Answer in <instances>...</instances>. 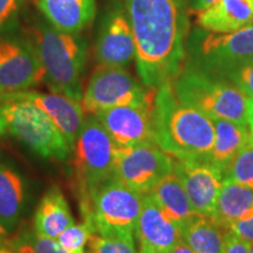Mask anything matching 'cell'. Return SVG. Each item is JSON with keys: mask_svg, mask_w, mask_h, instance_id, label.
<instances>
[{"mask_svg": "<svg viewBox=\"0 0 253 253\" xmlns=\"http://www.w3.org/2000/svg\"><path fill=\"white\" fill-rule=\"evenodd\" d=\"M135 41L136 68L157 89L181 74L186 61L189 0H123Z\"/></svg>", "mask_w": 253, "mask_h": 253, "instance_id": "cell-1", "label": "cell"}, {"mask_svg": "<svg viewBox=\"0 0 253 253\" xmlns=\"http://www.w3.org/2000/svg\"><path fill=\"white\" fill-rule=\"evenodd\" d=\"M154 142L181 162H210L212 120L177 99L171 82L158 87L153 107Z\"/></svg>", "mask_w": 253, "mask_h": 253, "instance_id": "cell-2", "label": "cell"}, {"mask_svg": "<svg viewBox=\"0 0 253 253\" xmlns=\"http://www.w3.org/2000/svg\"><path fill=\"white\" fill-rule=\"evenodd\" d=\"M33 45L45 71L52 93L66 95L81 102L82 73L87 59V45L79 33L60 31L49 23L34 31Z\"/></svg>", "mask_w": 253, "mask_h": 253, "instance_id": "cell-3", "label": "cell"}, {"mask_svg": "<svg viewBox=\"0 0 253 253\" xmlns=\"http://www.w3.org/2000/svg\"><path fill=\"white\" fill-rule=\"evenodd\" d=\"M171 86L181 102L211 120L224 119L248 126L246 97L229 81L185 61L181 74L171 82Z\"/></svg>", "mask_w": 253, "mask_h": 253, "instance_id": "cell-4", "label": "cell"}, {"mask_svg": "<svg viewBox=\"0 0 253 253\" xmlns=\"http://www.w3.org/2000/svg\"><path fill=\"white\" fill-rule=\"evenodd\" d=\"M0 128L42 157L63 161L72 153L52 119L31 101L0 94Z\"/></svg>", "mask_w": 253, "mask_h": 253, "instance_id": "cell-5", "label": "cell"}, {"mask_svg": "<svg viewBox=\"0 0 253 253\" xmlns=\"http://www.w3.org/2000/svg\"><path fill=\"white\" fill-rule=\"evenodd\" d=\"M143 196L113 177L81 204L84 221L96 235L134 237Z\"/></svg>", "mask_w": 253, "mask_h": 253, "instance_id": "cell-6", "label": "cell"}, {"mask_svg": "<svg viewBox=\"0 0 253 253\" xmlns=\"http://www.w3.org/2000/svg\"><path fill=\"white\" fill-rule=\"evenodd\" d=\"M118 149L119 145L110 137L99 119L95 115L88 116L72 150L81 204L101 184L115 177Z\"/></svg>", "mask_w": 253, "mask_h": 253, "instance_id": "cell-7", "label": "cell"}, {"mask_svg": "<svg viewBox=\"0 0 253 253\" xmlns=\"http://www.w3.org/2000/svg\"><path fill=\"white\" fill-rule=\"evenodd\" d=\"M189 62L214 77L253 62V23L231 33H213L203 28L195 30L186 42Z\"/></svg>", "mask_w": 253, "mask_h": 253, "instance_id": "cell-8", "label": "cell"}, {"mask_svg": "<svg viewBox=\"0 0 253 253\" xmlns=\"http://www.w3.org/2000/svg\"><path fill=\"white\" fill-rule=\"evenodd\" d=\"M156 89L147 87L122 67L101 66L88 81L81 106L94 115L103 109L126 104H153Z\"/></svg>", "mask_w": 253, "mask_h": 253, "instance_id": "cell-9", "label": "cell"}, {"mask_svg": "<svg viewBox=\"0 0 253 253\" xmlns=\"http://www.w3.org/2000/svg\"><path fill=\"white\" fill-rule=\"evenodd\" d=\"M175 158L155 143L119 147L115 177L141 195H148L173 170Z\"/></svg>", "mask_w": 253, "mask_h": 253, "instance_id": "cell-10", "label": "cell"}, {"mask_svg": "<svg viewBox=\"0 0 253 253\" xmlns=\"http://www.w3.org/2000/svg\"><path fill=\"white\" fill-rule=\"evenodd\" d=\"M43 79L45 71L32 41L0 37V94L27 90Z\"/></svg>", "mask_w": 253, "mask_h": 253, "instance_id": "cell-11", "label": "cell"}, {"mask_svg": "<svg viewBox=\"0 0 253 253\" xmlns=\"http://www.w3.org/2000/svg\"><path fill=\"white\" fill-rule=\"evenodd\" d=\"M153 104H126L103 109L94 114L121 148L142 143H155Z\"/></svg>", "mask_w": 253, "mask_h": 253, "instance_id": "cell-12", "label": "cell"}, {"mask_svg": "<svg viewBox=\"0 0 253 253\" xmlns=\"http://www.w3.org/2000/svg\"><path fill=\"white\" fill-rule=\"evenodd\" d=\"M95 58L101 66L126 68L135 59L134 34L126 9L114 6L101 23Z\"/></svg>", "mask_w": 253, "mask_h": 253, "instance_id": "cell-13", "label": "cell"}, {"mask_svg": "<svg viewBox=\"0 0 253 253\" xmlns=\"http://www.w3.org/2000/svg\"><path fill=\"white\" fill-rule=\"evenodd\" d=\"M173 171L181 178L196 213L211 216L224 179L223 173L210 162H181L176 160Z\"/></svg>", "mask_w": 253, "mask_h": 253, "instance_id": "cell-14", "label": "cell"}, {"mask_svg": "<svg viewBox=\"0 0 253 253\" xmlns=\"http://www.w3.org/2000/svg\"><path fill=\"white\" fill-rule=\"evenodd\" d=\"M135 236L145 253H167L182 240V231L150 194L143 196Z\"/></svg>", "mask_w": 253, "mask_h": 253, "instance_id": "cell-15", "label": "cell"}, {"mask_svg": "<svg viewBox=\"0 0 253 253\" xmlns=\"http://www.w3.org/2000/svg\"><path fill=\"white\" fill-rule=\"evenodd\" d=\"M4 95L14 99L31 101L37 104L52 119L73 150L86 120L81 102L62 94H46L34 90L13 91V93H5Z\"/></svg>", "mask_w": 253, "mask_h": 253, "instance_id": "cell-16", "label": "cell"}, {"mask_svg": "<svg viewBox=\"0 0 253 253\" xmlns=\"http://www.w3.org/2000/svg\"><path fill=\"white\" fill-rule=\"evenodd\" d=\"M253 23V0H217L199 12L197 24L213 33H231Z\"/></svg>", "mask_w": 253, "mask_h": 253, "instance_id": "cell-17", "label": "cell"}, {"mask_svg": "<svg viewBox=\"0 0 253 253\" xmlns=\"http://www.w3.org/2000/svg\"><path fill=\"white\" fill-rule=\"evenodd\" d=\"M38 7L53 27L79 33L93 20L95 0H37Z\"/></svg>", "mask_w": 253, "mask_h": 253, "instance_id": "cell-18", "label": "cell"}, {"mask_svg": "<svg viewBox=\"0 0 253 253\" xmlns=\"http://www.w3.org/2000/svg\"><path fill=\"white\" fill-rule=\"evenodd\" d=\"M253 214V189L224 178L211 218L224 230Z\"/></svg>", "mask_w": 253, "mask_h": 253, "instance_id": "cell-19", "label": "cell"}, {"mask_svg": "<svg viewBox=\"0 0 253 253\" xmlns=\"http://www.w3.org/2000/svg\"><path fill=\"white\" fill-rule=\"evenodd\" d=\"M75 223L71 208L59 186H52L43 196L34 216V229L40 235L56 239Z\"/></svg>", "mask_w": 253, "mask_h": 253, "instance_id": "cell-20", "label": "cell"}, {"mask_svg": "<svg viewBox=\"0 0 253 253\" xmlns=\"http://www.w3.org/2000/svg\"><path fill=\"white\" fill-rule=\"evenodd\" d=\"M212 123L214 141L210 163H212L224 176L231 161L250 142V131L248 126L230 120L214 119Z\"/></svg>", "mask_w": 253, "mask_h": 253, "instance_id": "cell-21", "label": "cell"}, {"mask_svg": "<svg viewBox=\"0 0 253 253\" xmlns=\"http://www.w3.org/2000/svg\"><path fill=\"white\" fill-rule=\"evenodd\" d=\"M150 195L181 229L198 214L190 203L181 178L173 170L155 186Z\"/></svg>", "mask_w": 253, "mask_h": 253, "instance_id": "cell-22", "label": "cell"}, {"mask_svg": "<svg viewBox=\"0 0 253 253\" xmlns=\"http://www.w3.org/2000/svg\"><path fill=\"white\" fill-rule=\"evenodd\" d=\"M182 240L194 253H221L226 231L210 216L197 214L182 226Z\"/></svg>", "mask_w": 253, "mask_h": 253, "instance_id": "cell-23", "label": "cell"}, {"mask_svg": "<svg viewBox=\"0 0 253 253\" xmlns=\"http://www.w3.org/2000/svg\"><path fill=\"white\" fill-rule=\"evenodd\" d=\"M23 183L8 167L0 164V224L11 231L17 224L23 205Z\"/></svg>", "mask_w": 253, "mask_h": 253, "instance_id": "cell-24", "label": "cell"}, {"mask_svg": "<svg viewBox=\"0 0 253 253\" xmlns=\"http://www.w3.org/2000/svg\"><path fill=\"white\" fill-rule=\"evenodd\" d=\"M224 178L253 189V142L250 141L231 161Z\"/></svg>", "mask_w": 253, "mask_h": 253, "instance_id": "cell-25", "label": "cell"}, {"mask_svg": "<svg viewBox=\"0 0 253 253\" xmlns=\"http://www.w3.org/2000/svg\"><path fill=\"white\" fill-rule=\"evenodd\" d=\"M15 253H67L54 238L36 232H26L11 243Z\"/></svg>", "mask_w": 253, "mask_h": 253, "instance_id": "cell-26", "label": "cell"}, {"mask_svg": "<svg viewBox=\"0 0 253 253\" xmlns=\"http://www.w3.org/2000/svg\"><path fill=\"white\" fill-rule=\"evenodd\" d=\"M88 245V253H137L134 237L131 236H101L93 233Z\"/></svg>", "mask_w": 253, "mask_h": 253, "instance_id": "cell-27", "label": "cell"}, {"mask_svg": "<svg viewBox=\"0 0 253 253\" xmlns=\"http://www.w3.org/2000/svg\"><path fill=\"white\" fill-rule=\"evenodd\" d=\"M91 235L93 231L86 221H84L80 224L74 223L67 227L56 240L67 253H86L84 249L89 243Z\"/></svg>", "mask_w": 253, "mask_h": 253, "instance_id": "cell-28", "label": "cell"}, {"mask_svg": "<svg viewBox=\"0 0 253 253\" xmlns=\"http://www.w3.org/2000/svg\"><path fill=\"white\" fill-rule=\"evenodd\" d=\"M245 97H253V62L226 73L223 78Z\"/></svg>", "mask_w": 253, "mask_h": 253, "instance_id": "cell-29", "label": "cell"}, {"mask_svg": "<svg viewBox=\"0 0 253 253\" xmlns=\"http://www.w3.org/2000/svg\"><path fill=\"white\" fill-rule=\"evenodd\" d=\"M230 232L235 233L238 238L252 244L253 243V214L251 217L236 221L229 227Z\"/></svg>", "mask_w": 253, "mask_h": 253, "instance_id": "cell-30", "label": "cell"}, {"mask_svg": "<svg viewBox=\"0 0 253 253\" xmlns=\"http://www.w3.org/2000/svg\"><path fill=\"white\" fill-rule=\"evenodd\" d=\"M250 243L238 238L235 233L226 231L223 253H250Z\"/></svg>", "mask_w": 253, "mask_h": 253, "instance_id": "cell-31", "label": "cell"}, {"mask_svg": "<svg viewBox=\"0 0 253 253\" xmlns=\"http://www.w3.org/2000/svg\"><path fill=\"white\" fill-rule=\"evenodd\" d=\"M24 0H0V27L14 17Z\"/></svg>", "mask_w": 253, "mask_h": 253, "instance_id": "cell-32", "label": "cell"}, {"mask_svg": "<svg viewBox=\"0 0 253 253\" xmlns=\"http://www.w3.org/2000/svg\"><path fill=\"white\" fill-rule=\"evenodd\" d=\"M246 122L250 131V141L253 142V97H246Z\"/></svg>", "mask_w": 253, "mask_h": 253, "instance_id": "cell-33", "label": "cell"}, {"mask_svg": "<svg viewBox=\"0 0 253 253\" xmlns=\"http://www.w3.org/2000/svg\"><path fill=\"white\" fill-rule=\"evenodd\" d=\"M217 0H189V7L190 11L192 12H202L205 8H208L209 6L214 4Z\"/></svg>", "mask_w": 253, "mask_h": 253, "instance_id": "cell-34", "label": "cell"}, {"mask_svg": "<svg viewBox=\"0 0 253 253\" xmlns=\"http://www.w3.org/2000/svg\"><path fill=\"white\" fill-rule=\"evenodd\" d=\"M167 253H194V252L191 251V249H190L189 246L183 242V240H181L178 244H176L171 250H170V251H168Z\"/></svg>", "mask_w": 253, "mask_h": 253, "instance_id": "cell-35", "label": "cell"}, {"mask_svg": "<svg viewBox=\"0 0 253 253\" xmlns=\"http://www.w3.org/2000/svg\"><path fill=\"white\" fill-rule=\"evenodd\" d=\"M0 253H15L14 250L12 249L11 245L6 244L5 242H2L1 239H0Z\"/></svg>", "mask_w": 253, "mask_h": 253, "instance_id": "cell-36", "label": "cell"}, {"mask_svg": "<svg viewBox=\"0 0 253 253\" xmlns=\"http://www.w3.org/2000/svg\"><path fill=\"white\" fill-rule=\"evenodd\" d=\"M5 233H6V230L2 227L1 224H0V235H5Z\"/></svg>", "mask_w": 253, "mask_h": 253, "instance_id": "cell-37", "label": "cell"}, {"mask_svg": "<svg viewBox=\"0 0 253 253\" xmlns=\"http://www.w3.org/2000/svg\"><path fill=\"white\" fill-rule=\"evenodd\" d=\"M250 253H253V243L251 244V248H250Z\"/></svg>", "mask_w": 253, "mask_h": 253, "instance_id": "cell-38", "label": "cell"}, {"mask_svg": "<svg viewBox=\"0 0 253 253\" xmlns=\"http://www.w3.org/2000/svg\"><path fill=\"white\" fill-rule=\"evenodd\" d=\"M137 253H145V252H144V251H142V250H140V251H138Z\"/></svg>", "mask_w": 253, "mask_h": 253, "instance_id": "cell-39", "label": "cell"}, {"mask_svg": "<svg viewBox=\"0 0 253 253\" xmlns=\"http://www.w3.org/2000/svg\"><path fill=\"white\" fill-rule=\"evenodd\" d=\"M0 134H2V130H1V128H0Z\"/></svg>", "mask_w": 253, "mask_h": 253, "instance_id": "cell-40", "label": "cell"}, {"mask_svg": "<svg viewBox=\"0 0 253 253\" xmlns=\"http://www.w3.org/2000/svg\"><path fill=\"white\" fill-rule=\"evenodd\" d=\"M221 253H223V252H221Z\"/></svg>", "mask_w": 253, "mask_h": 253, "instance_id": "cell-41", "label": "cell"}]
</instances>
